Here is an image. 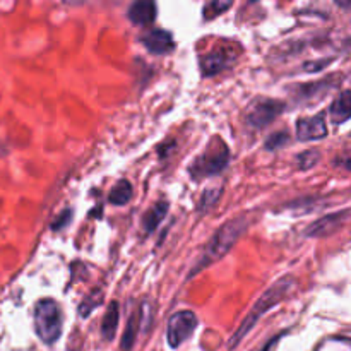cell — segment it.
<instances>
[{"mask_svg":"<svg viewBox=\"0 0 351 351\" xmlns=\"http://www.w3.org/2000/svg\"><path fill=\"white\" fill-rule=\"evenodd\" d=\"M322 154L319 149H307L304 153H300L297 156V165H298V170L300 171H307L311 168H314L315 165L321 161Z\"/></svg>","mask_w":351,"mask_h":351,"instance_id":"e0dca14e","label":"cell"},{"mask_svg":"<svg viewBox=\"0 0 351 351\" xmlns=\"http://www.w3.org/2000/svg\"><path fill=\"white\" fill-rule=\"evenodd\" d=\"M228 163L230 147L219 137H215L211 141V144L206 147L204 153L195 158V161L191 165L189 171H191L194 180H199V178L213 177V175L221 173L228 167Z\"/></svg>","mask_w":351,"mask_h":351,"instance_id":"3957f363","label":"cell"},{"mask_svg":"<svg viewBox=\"0 0 351 351\" xmlns=\"http://www.w3.org/2000/svg\"><path fill=\"white\" fill-rule=\"evenodd\" d=\"M195 328H197V317L194 312L180 311L171 315L167 329V339L170 348H178L182 343L187 341Z\"/></svg>","mask_w":351,"mask_h":351,"instance_id":"8992f818","label":"cell"},{"mask_svg":"<svg viewBox=\"0 0 351 351\" xmlns=\"http://www.w3.org/2000/svg\"><path fill=\"white\" fill-rule=\"evenodd\" d=\"M288 143H290V136H288L287 132H274L269 139H266L264 147H266L267 151H274V149H280V147H283L285 144Z\"/></svg>","mask_w":351,"mask_h":351,"instance_id":"ffe728a7","label":"cell"},{"mask_svg":"<svg viewBox=\"0 0 351 351\" xmlns=\"http://www.w3.org/2000/svg\"><path fill=\"white\" fill-rule=\"evenodd\" d=\"M250 223H252V218L243 215V216H237V218L230 219V221H226L225 225L219 226V228L215 232V235H213L211 239H209V242L206 243L204 250H202L197 263L192 266L187 280L197 276L199 273L208 269L209 266H213L215 263L221 261L223 257L233 249V245L239 242L240 237L245 235Z\"/></svg>","mask_w":351,"mask_h":351,"instance_id":"6da1fadb","label":"cell"},{"mask_svg":"<svg viewBox=\"0 0 351 351\" xmlns=\"http://www.w3.org/2000/svg\"><path fill=\"white\" fill-rule=\"evenodd\" d=\"M95 298H96V300L93 302V298H91V297H88V298H86V300L82 302V304H81V308H79V312H81L82 317H88L89 312L95 311V308L98 307L99 304H101V291L98 290V293H96V297H95Z\"/></svg>","mask_w":351,"mask_h":351,"instance_id":"44dd1931","label":"cell"},{"mask_svg":"<svg viewBox=\"0 0 351 351\" xmlns=\"http://www.w3.org/2000/svg\"><path fill=\"white\" fill-rule=\"evenodd\" d=\"M329 113H331V120L335 123H345L346 120H350V115H351V93L348 91V89H345V91H343L341 95L336 98V101L332 103Z\"/></svg>","mask_w":351,"mask_h":351,"instance_id":"5bb4252c","label":"cell"},{"mask_svg":"<svg viewBox=\"0 0 351 351\" xmlns=\"http://www.w3.org/2000/svg\"><path fill=\"white\" fill-rule=\"evenodd\" d=\"M34 331L45 345H53L62 335V312L51 298H43L34 307Z\"/></svg>","mask_w":351,"mask_h":351,"instance_id":"277c9868","label":"cell"},{"mask_svg":"<svg viewBox=\"0 0 351 351\" xmlns=\"http://www.w3.org/2000/svg\"><path fill=\"white\" fill-rule=\"evenodd\" d=\"M233 60H235V55L232 57L230 53H226V50L211 51L201 58V71L204 75H216L230 67Z\"/></svg>","mask_w":351,"mask_h":351,"instance_id":"8fae6325","label":"cell"},{"mask_svg":"<svg viewBox=\"0 0 351 351\" xmlns=\"http://www.w3.org/2000/svg\"><path fill=\"white\" fill-rule=\"evenodd\" d=\"M127 17L136 26L153 24L158 17L156 0H134L127 10Z\"/></svg>","mask_w":351,"mask_h":351,"instance_id":"30bf717a","label":"cell"},{"mask_svg":"<svg viewBox=\"0 0 351 351\" xmlns=\"http://www.w3.org/2000/svg\"><path fill=\"white\" fill-rule=\"evenodd\" d=\"M232 3H233V0H211V2L204 7L206 19L218 17L219 14H223L225 10H228L230 7H232Z\"/></svg>","mask_w":351,"mask_h":351,"instance_id":"d6986e66","label":"cell"},{"mask_svg":"<svg viewBox=\"0 0 351 351\" xmlns=\"http://www.w3.org/2000/svg\"><path fill=\"white\" fill-rule=\"evenodd\" d=\"M168 209H170L168 202H156V204L144 215L143 228L146 235H151V233L160 226V223L163 221L165 216L168 215Z\"/></svg>","mask_w":351,"mask_h":351,"instance_id":"7c38bea8","label":"cell"},{"mask_svg":"<svg viewBox=\"0 0 351 351\" xmlns=\"http://www.w3.org/2000/svg\"><path fill=\"white\" fill-rule=\"evenodd\" d=\"M141 43L154 55H167L170 53V51H173L175 48V41L170 31L160 29V27L151 29L147 31L146 34H143V36H141Z\"/></svg>","mask_w":351,"mask_h":351,"instance_id":"9c48e42d","label":"cell"},{"mask_svg":"<svg viewBox=\"0 0 351 351\" xmlns=\"http://www.w3.org/2000/svg\"><path fill=\"white\" fill-rule=\"evenodd\" d=\"M141 322H143V307H141V311L134 312L132 317L129 319V324H127V329H125V332H123V338H122V350L123 351L132 350L134 343H136L137 331H139Z\"/></svg>","mask_w":351,"mask_h":351,"instance_id":"9a60e30c","label":"cell"},{"mask_svg":"<svg viewBox=\"0 0 351 351\" xmlns=\"http://www.w3.org/2000/svg\"><path fill=\"white\" fill-rule=\"evenodd\" d=\"M348 209H343L339 213H332V215H326L322 218L315 219L307 230H305V237L308 239H324V237H331L332 233L339 232L348 221Z\"/></svg>","mask_w":351,"mask_h":351,"instance_id":"52a82bcc","label":"cell"},{"mask_svg":"<svg viewBox=\"0 0 351 351\" xmlns=\"http://www.w3.org/2000/svg\"><path fill=\"white\" fill-rule=\"evenodd\" d=\"M326 136H328V125H326V115L322 112L311 119H300L297 122V139L302 143L321 141Z\"/></svg>","mask_w":351,"mask_h":351,"instance_id":"ba28073f","label":"cell"},{"mask_svg":"<svg viewBox=\"0 0 351 351\" xmlns=\"http://www.w3.org/2000/svg\"><path fill=\"white\" fill-rule=\"evenodd\" d=\"M132 197V185H130L129 180H119L115 184V187L110 191L108 194V201L110 204L113 206H123L130 201Z\"/></svg>","mask_w":351,"mask_h":351,"instance_id":"2e32d148","label":"cell"},{"mask_svg":"<svg viewBox=\"0 0 351 351\" xmlns=\"http://www.w3.org/2000/svg\"><path fill=\"white\" fill-rule=\"evenodd\" d=\"M293 288H295V278L291 276V274H287V276L274 281V283L271 285L263 295H261L259 300H257L256 305L252 307V311H250L249 315L243 319L242 326H240V328L237 329L235 335L232 336L228 345L230 350L237 348V345H239V343L242 341L250 331H252L254 326L261 321V317H263L266 312H269L273 307H276L281 300H285V298L293 291Z\"/></svg>","mask_w":351,"mask_h":351,"instance_id":"7a4b0ae2","label":"cell"},{"mask_svg":"<svg viewBox=\"0 0 351 351\" xmlns=\"http://www.w3.org/2000/svg\"><path fill=\"white\" fill-rule=\"evenodd\" d=\"M71 219H72V209H65V211L62 213L53 223H51V230H53V232H58V230L65 228V226L71 223Z\"/></svg>","mask_w":351,"mask_h":351,"instance_id":"7402d4cb","label":"cell"},{"mask_svg":"<svg viewBox=\"0 0 351 351\" xmlns=\"http://www.w3.org/2000/svg\"><path fill=\"white\" fill-rule=\"evenodd\" d=\"M120 319V307L117 302H110L108 308L105 312V319L101 324V336L106 341H112L117 335V328H119Z\"/></svg>","mask_w":351,"mask_h":351,"instance_id":"4fadbf2b","label":"cell"},{"mask_svg":"<svg viewBox=\"0 0 351 351\" xmlns=\"http://www.w3.org/2000/svg\"><path fill=\"white\" fill-rule=\"evenodd\" d=\"M285 103L273 98H257L250 103L245 113V122L252 129H264L283 113Z\"/></svg>","mask_w":351,"mask_h":351,"instance_id":"5b68a950","label":"cell"},{"mask_svg":"<svg viewBox=\"0 0 351 351\" xmlns=\"http://www.w3.org/2000/svg\"><path fill=\"white\" fill-rule=\"evenodd\" d=\"M223 194V189L221 187H209L206 189L204 192H202L201 195V202H199V211L201 213H206L209 211V209L213 208V206H216V202L219 201V197H221Z\"/></svg>","mask_w":351,"mask_h":351,"instance_id":"ac0fdd59","label":"cell"}]
</instances>
